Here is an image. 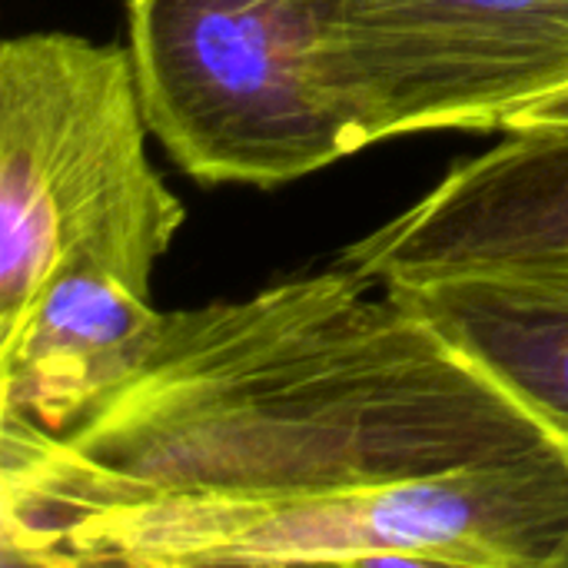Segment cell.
Listing matches in <instances>:
<instances>
[{
    "label": "cell",
    "mask_w": 568,
    "mask_h": 568,
    "mask_svg": "<svg viewBox=\"0 0 568 568\" xmlns=\"http://www.w3.org/2000/svg\"><path fill=\"white\" fill-rule=\"evenodd\" d=\"M0 562L568 568V453L336 266L166 313L60 436L0 419Z\"/></svg>",
    "instance_id": "cell-1"
},
{
    "label": "cell",
    "mask_w": 568,
    "mask_h": 568,
    "mask_svg": "<svg viewBox=\"0 0 568 568\" xmlns=\"http://www.w3.org/2000/svg\"><path fill=\"white\" fill-rule=\"evenodd\" d=\"M373 286L568 270V120H523L409 210L343 250Z\"/></svg>",
    "instance_id": "cell-5"
},
{
    "label": "cell",
    "mask_w": 568,
    "mask_h": 568,
    "mask_svg": "<svg viewBox=\"0 0 568 568\" xmlns=\"http://www.w3.org/2000/svg\"><path fill=\"white\" fill-rule=\"evenodd\" d=\"M130 50L40 30L0 47V333L70 253L150 283L186 206L146 153Z\"/></svg>",
    "instance_id": "cell-2"
},
{
    "label": "cell",
    "mask_w": 568,
    "mask_h": 568,
    "mask_svg": "<svg viewBox=\"0 0 568 568\" xmlns=\"http://www.w3.org/2000/svg\"><path fill=\"white\" fill-rule=\"evenodd\" d=\"M523 120H568V87L546 97V100H539L536 106H529L516 123H523Z\"/></svg>",
    "instance_id": "cell-8"
},
{
    "label": "cell",
    "mask_w": 568,
    "mask_h": 568,
    "mask_svg": "<svg viewBox=\"0 0 568 568\" xmlns=\"http://www.w3.org/2000/svg\"><path fill=\"white\" fill-rule=\"evenodd\" d=\"M163 316L150 283L93 253L63 256L0 333V419L53 436L80 426L143 366Z\"/></svg>",
    "instance_id": "cell-6"
},
{
    "label": "cell",
    "mask_w": 568,
    "mask_h": 568,
    "mask_svg": "<svg viewBox=\"0 0 568 568\" xmlns=\"http://www.w3.org/2000/svg\"><path fill=\"white\" fill-rule=\"evenodd\" d=\"M489 373L568 453V270L386 286Z\"/></svg>",
    "instance_id": "cell-7"
},
{
    "label": "cell",
    "mask_w": 568,
    "mask_h": 568,
    "mask_svg": "<svg viewBox=\"0 0 568 568\" xmlns=\"http://www.w3.org/2000/svg\"><path fill=\"white\" fill-rule=\"evenodd\" d=\"M329 0H126L146 123L203 186H283L356 153L326 70Z\"/></svg>",
    "instance_id": "cell-3"
},
{
    "label": "cell",
    "mask_w": 568,
    "mask_h": 568,
    "mask_svg": "<svg viewBox=\"0 0 568 568\" xmlns=\"http://www.w3.org/2000/svg\"><path fill=\"white\" fill-rule=\"evenodd\" d=\"M323 53L359 150L503 133L568 87V0H329Z\"/></svg>",
    "instance_id": "cell-4"
}]
</instances>
